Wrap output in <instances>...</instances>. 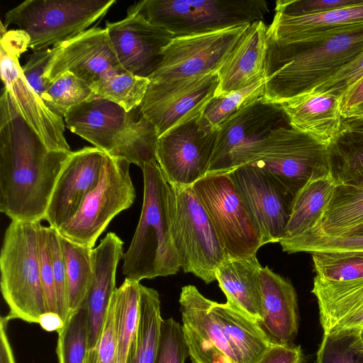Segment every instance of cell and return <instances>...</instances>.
Masks as SVG:
<instances>
[{"label": "cell", "mask_w": 363, "mask_h": 363, "mask_svg": "<svg viewBox=\"0 0 363 363\" xmlns=\"http://www.w3.org/2000/svg\"><path fill=\"white\" fill-rule=\"evenodd\" d=\"M67 128L112 157L125 159L141 169L156 160L159 135L146 118L135 121L133 111L116 103L94 96L65 115Z\"/></svg>", "instance_id": "4"}, {"label": "cell", "mask_w": 363, "mask_h": 363, "mask_svg": "<svg viewBox=\"0 0 363 363\" xmlns=\"http://www.w3.org/2000/svg\"><path fill=\"white\" fill-rule=\"evenodd\" d=\"M84 363H116L114 303L111 298L96 347L87 352Z\"/></svg>", "instance_id": "48"}, {"label": "cell", "mask_w": 363, "mask_h": 363, "mask_svg": "<svg viewBox=\"0 0 363 363\" xmlns=\"http://www.w3.org/2000/svg\"><path fill=\"white\" fill-rule=\"evenodd\" d=\"M138 281L125 278L115 291V334L116 363H129L135 347L140 313Z\"/></svg>", "instance_id": "32"}, {"label": "cell", "mask_w": 363, "mask_h": 363, "mask_svg": "<svg viewBox=\"0 0 363 363\" xmlns=\"http://www.w3.org/2000/svg\"><path fill=\"white\" fill-rule=\"evenodd\" d=\"M336 185L332 174L309 180L294 198L283 238L299 236L315 228L333 196Z\"/></svg>", "instance_id": "31"}, {"label": "cell", "mask_w": 363, "mask_h": 363, "mask_svg": "<svg viewBox=\"0 0 363 363\" xmlns=\"http://www.w3.org/2000/svg\"><path fill=\"white\" fill-rule=\"evenodd\" d=\"M362 224L363 186L340 183L316 227L306 233L344 237Z\"/></svg>", "instance_id": "30"}, {"label": "cell", "mask_w": 363, "mask_h": 363, "mask_svg": "<svg viewBox=\"0 0 363 363\" xmlns=\"http://www.w3.org/2000/svg\"><path fill=\"white\" fill-rule=\"evenodd\" d=\"M109 155L96 147L72 152L57 179L45 220L59 230L98 184Z\"/></svg>", "instance_id": "20"}, {"label": "cell", "mask_w": 363, "mask_h": 363, "mask_svg": "<svg viewBox=\"0 0 363 363\" xmlns=\"http://www.w3.org/2000/svg\"><path fill=\"white\" fill-rule=\"evenodd\" d=\"M150 82L147 78L121 71L106 76L91 88L96 96L113 101L129 112L140 106Z\"/></svg>", "instance_id": "36"}, {"label": "cell", "mask_w": 363, "mask_h": 363, "mask_svg": "<svg viewBox=\"0 0 363 363\" xmlns=\"http://www.w3.org/2000/svg\"><path fill=\"white\" fill-rule=\"evenodd\" d=\"M72 151L51 150L20 114L4 86L0 99V211L11 220H45Z\"/></svg>", "instance_id": "1"}, {"label": "cell", "mask_w": 363, "mask_h": 363, "mask_svg": "<svg viewBox=\"0 0 363 363\" xmlns=\"http://www.w3.org/2000/svg\"><path fill=\"white\" fill-rule=\"evenodd\" d=\"M125 71L111 46L106 28L88 29L61 44L46 79L52 82L67 72L90 86L108 75Z\"/></svg>", "instance_id": "21"}, {"label": "cell", "mask_w": 363, "mask_h": 363, "mask_svg": "<svg viewBox=\"0 0 363 363\" xmlns=\"http://www.w3.org/2000/svg\"><path fill=\"white\" fill-rule=\"evenodd\" d=\"M363 54V30L311 43L269 41L264 99L281 104L308 92Z\"/></svg>", "instance_id": "2"}, {"label": "cell", "mask_w": 363, "mask_h": 363, "mask_svg": "<svg viewBox=\"0 0 363 363\" xmlns=\"http://www.w3.org/2000/svg\"><path fill=\"white\" fill-rule=\"evenodd\" d=\"M60 241L66 265L71 315L84 304L92 281L93 248L74 242L60 235Z\"/></svg>", "instance_id": "34"}, {"label": "cell", "mask_w": 363, "mask_h": 363, "mask_svg": "<svg viewBox=\"0 0 363 363\" xmlns=\"http://www.w3.org/2000/svg\"><path fill=\"white\" fill-rule=\"evenodd\" d=\"M39 324L46 331L58 332L65 325L60 316L54 313H45L40 318Z\"/></svg>", "instance_id": "53"}, {"label": "cell", "mask_w": 363, "mask_h": 363, "mask_svg": "<svg viewBox=\"0 0 363 363\" xmlns=\"http://www.w3.org/2000/svg\"><path fill=\"white\" fill-rule=\"evenodd\" d=\"M122 240L108 233L91 252L93 279L84 304L88 315V351L99 341L111 298L116 290V272L123 257Z\"/></svg>", "instance_id": "23"}, {"label": "cell", "mask_w": 363, "mask_h": 363, "mask_svg": "<svg viewBox=\"0 0 363 363\" xmlns=\"http://www.w3.org/2000/svg\"><path fill=\"white\" fill-rule=\"evenodd\" d=\"M130 164L125 159L109 156L95 189L87 195L74 216L57 230L60 235L93 248L110 221L135 201Z\"/></svg>", "instance_id": "11"}, {"label": "cell", "mask_w": 363, "mask_h": 363, "mask_svg": "<svg viewBox=\"0 0 363 363\" xmlns=\"http://www.w3.org/2000/svg\"><path fill=\"white\" fill-rule=\"evenodd\" d=\"M264 0H143L130 6L138 13L174 37L208 33L263 20L269 12Z\"/></svg>", "instance_id": "7"}, {"label": "cell", "mask_w": 363, "mask_h": 363, "mask_svg": "<svg viewBox=\"0 0 363 363\" xmlns=\"http://www.w3.org/2000/svg\"><path fill=\"white\" fill-rule=\"evenodd\" d=\"M247 163L269 173L293 200L311 179L332 174L329 147L290 125L249 147L238 167Z\"/></svg>", "instance_id": "5"}, {"label": "cell", "mask_w": 363, "mask_h": 363, "mask_svg": "<svg viewBox=\"0 0 363 363\" xmlns=\"http://www.w3.org/2000/svg\"><path fill=\"white\" fill-rule=\"evenodd\" d=\"M363 235V224L354 229L348 235Z\"/></svg>", "instance_id": "55"}, {"label": "cell", "mask_w": 363, "mask_h": 363, "mask_svg": "<svg viewBox=\"0 0 363 363\" xmlns=\"http://www.w3.org/2000/svg\"><path fill=\"white\" fill-rule=\"evenodd\" d=\"M225 174L232 179L262 245L279 242L285 234L293 199L269 173L253 164H242Z\"/></svg>", "instance_id": "15"}, {"label": "cell", "mask_w": 363, "mask_h": 363, "mask_svg": "<svg viewBox=\"0 0 363 363\" xmlns=\"http://www.w3.org/2000/svg\"><path fill=\"white\" fill-rule=\"evenodd\" d=\"M362 79L363 54L308 91L332 94L342 100Z\"/></svg>", "instance_id": "45"}, {"label": "cell", "mask_w": 363, "mask_h": 363, "mask_svg": "<svg viewBox=\"0 0 363 363\" xmlns=\"http://www.w3.org/2000/svg\"><path fill=\"white\" fill-rule=\"evenodd\" d=\"M1 34V79L20 114L48 148L71 151L62 116L45 104L23 75L18 57L28 48V36L21 30Z\"/></svg>", "instance_id": "12"}, {"label": "cell", "mask_w": 363, "mask_h": 363, "mask_svg": "<svg viewBox=\"0 0 363 363\" xmlns=\"http://www.w3.org/2000/svg\"><path fill=\"white\" fill-rule=\"evenodd\" d=\"M144 194L140 220L123 255V274L140 281L176 274L181 269L172 236L174 189L159 164H144Z\"/></svg>", "instance_id": "3"}, {"label": "cell", "mask_w": 363, "mask_h": 363, "mask_svg": "<svg viewBox=\"0 0 363 363\" xmlns=\"http://www.w3.org/2000/svg\"><path fill=\"white\" fill-rule=\"evenodd\" d=\"M57 333L59 363H84L88 351V315L84 304L69 315Z\"/></svg>", "instance_id": "38"}, {"label": "cell", "mask_w": 363, "mask_h": 363, "mask_svg": "<svg viewBox=\"0 0 363 363\" xmlns=\"http://www.w3.org/2000/svg\"><path fill=\"white\" fill-rule=\"evenodd\" d=\"M96 96L88 84L67 72L50 83L42 99L53 113L65 116L72 108Z\"/></svg>", "instance_id": "39"}, {"label": "cell", "mask_w": 363, "mask_h": 363, "mask_svg": "<svg viewBox=\"0 0 363 363\" xmlns=\"http://www.w3.org/2000/svg\"><path fill=\"white\" fill-rule=\"evenodd\" d=\"M329 150L331 174L337 184L363 174V134L342 133Z\"/></svg>", "instance_id": "37"}, {"label": "cell", "mask_w": 363, "mask_h": 363, "mask_svg": "<svg viewBox=\"0 0 363 363\" xmlns=\"http://www.w3.org/2000/svg\"><path fill=\"white\" fill-rule=\"evenodd\" d=\"M115 3L116 0H26L5 14L4 26H18L28 38V48L40 50L84 32Z\"/></svg>", "instance_id": "8"}, {"label": "cell", "mask_w": 363, "mask_h": 363, "mask_svg": "<svg viewBox=\"0 0 363 363\" xmlns=\"http://www.w3.org/2000/svg\"><path fill=\"white\" fill-rule=\"evenodd\" d=\"M262 298L260 328L275 343H291L298 333V309L291 281L267 266L259 272Z\"/></svg>", "instance_id": "26"}, {"label": "cell", "mask_w": 363, "mask_h": 363, "mask_svg": "<svg viewBox=\"0 0 363 363\" xmlns=\"http://www.w3.org/2000/svg\"><path fill=\"white\" fill-rule=\"evenodd\" d=\"M363 4V0H279L276 2L277 13L300 16L326 12Z\"/></svg>", "instance_id": "47"}, {"label": "cell", "mask_w": 363, "mask_h": 363, "mask_svg": "<svg viewBox=\"0 0 363 363\" xmlns=\"http://www.w3.org/2000/svg\"><path fill=\"white\" fill-rule=\"evenodd\" d=\"M192 189L208 214L225 257L257 255L261 236L228 174H208Z\"/></svg>", "instance_id": "10"}, {"label": "cell", "mask_w": 363, "mask_h": 363, "mask_svg": "<svg viewBox=\"0 0 363 363\" xmlns=\"http://www.w3.org/2000/svg\"><path fill=\"white\" fill-rule=\"evenodd\" d=\"M11 320L8 315L0 319V363H16L7 334V325Z\"/></svg>", "instance_id": "52"}, {"label": "cell", "mask_w": 363, "mask_h": 363, "mask_svg": "<svg viewBox=\"0 0 363 363\" xmlns=\"http://www.w3.org/2000/svg\"><path fill=\"white\" fill-rule=\"evenodd\" d=\"M257 255L225 259L216 269V279L226 296V303L259 324L262 320L259 272Z\"/></svg>", "instance_id": "28"}, {"label": "cell", "mask_w": 363, "mask_h": 363, "mask_svg": "<svg viewBox=\"0 0 363 363\" xmlns=\"http://www.w3.org/2000/svg\"><path fill=\"white\" fill-rule=\"evenodd\" d=\"M282 250L288 253L337 251H363V235L328 237L306 233L279 241Z\"/></svg>", "instance_id": "42"}, {"label": "cell", "mask_w": 363, "mask_h": 363, "mask_svg": "<svg viewBox=\"0 0 363 363\" xmlns=\"http://www.w3.org/2000/svg\"><path fill=\"white\" fill-rule=\"evenodd\" d=\"M359 336L363 347V329L359 331Z\"/></svg>", "instance_id": "57"}, {"label": "cell", "mask_w": 363, "mask_h": 363, "mask_svg": "<svg viewBox=\"0 0 363 363\" xmlns=\"http://www.w3.org/2000/svg\"><path fill=\"white\" fill-rule=\"evenodd\" d=\"M213 312L240 363H255L275 342L260 326L227 303L212 301Z\"/></svg>", "instance_id": "29"}, {"label": "cell", "mask_w": 363, "mask_h": 363, "mask_svg": "<svg viewBox=\"0 0 363 363\" xmlns=\"http://www.w3.org/2000/svg\"><path fill=\"white\" fill-rule=\"evenodd\" d=\"M60 48L61 44L34 51L22 67L25 78L41 99L50 84L46 79V73Z\"/></svg>", "instance_id": "46"}, {"label": "cell", "mask_w": 363, "mask_h": 363, "mask_svg": "<svg viewBox=\"0 0 363 363\" xmlns=\"http://www.w3.org/2000/svg\"><path fill=\"white\" fill-rule=\"evenodd\" d=\"M105 28L123 69L147 79L161 63L164 48L174 38L138 13L127 14L118 21L107 22Z\"/></svg>", "instance_id": "19"}, {"label": "cell", "mask_w": 363, "mask_h": 363, "mask_svg": "<svg viewBox=\"0 0 363 363\" xmlns=\"http://www.w3.org/2000/svg\"><path fill=\"white\" fill-rule=\"evenodd\" d=\"M174 189L172 236L180 267L210 284L226 259L223 247L192 186Z\"/></svg>", "instance_id": "9"}, {"label": "cell", "mask_w": 363, "mask_h": 363, "mask_svg": "<svg viewBox=\"0 0 363 363\" xmlns=\"http://www.w3.org/2000/svg\"><path fill=\"white\" fill-rule=\"evenodd\" d=\"M304 355L301 346L274 343L255 363H303Z\"/></svg>", "instance_id": "50"}, {"label": "cell", "mask_w": 363, "mask_h": 363, "mask_svg": "<svg viewBox=\"0 0 363 363\" xmlns=\"http://www.w3.org/2000/svg\"><path fill=\"white\" fill-rule=\"evenodd\" d=\"M363 30V4L326 12L290 16L276 12L268 26L269 41L311 43Z\"/></svg>", "instance_id": "22"}, {"label": "cell", "mask_w": 363, "mask_h": 363, "mask_svg": "<svg viewBox=\"0 0 363 363\" xmlns=\"http://www.w3.org/2000/svg\"><path fill=\"white\" fill-rule=\"evenodd\" d=\"M349 184H355V185H359L363 186V174L359 176L358 177L355 178L354 180L347 182Z\"/></svg>", "instance_id": "56"}, {"label": "cell", "mask_w": 363, "mask_h": 363, "mask_svg": "<svg viewBox=\"0 0 363 363\" xmlns=\"http://www.w3.org/2000/svg\"><path fill=\"white\" fill-rule=\"evenodd\" d=\"M188 357L182 325L172 318L163 319L155 363H185Z\"/></svg>", "instance_id": "44"}, {"label": "cell", "mask_w": 363, "mask_h": 363, "mask_svg": "<svg viewBox=\"0 0 363 363\" xmlns=\"http://www.w3.org/2000/svg\"><path fill=\"white\" fill-rule=\"evenodd\" d=\"M289 125L330 147L342 134L341 99L306 92L280 104Z\"/></svg>", "instance_id": "27"}, {"label": "cell", "mask_w": 363, "mask_h": 363, "mask_svg": "<svg viewBox=\"0 0 363 363\" xmlns=\"http://www.w3.org/2000/svg\"><path fill=\"white\" fill-rule=\"evenodd\" d=\"M363 104V79L342 97L341 113L347 118L352 112Z\"/></svg>", "instance_id": "51"}, {"label": "cell", "mask_w": 363, "mask_h": 363, "mask_svg": "<svg viewBox=\"0 0 363 363\" xmlns=\"http://www.w3.org/2000/svg\"><path fill=\"white\" fill-rule=\"evenodd\" d=\"M199 116L159 137L156 161L173 188L191 186L207 174L217 130L200 129Z\"/></svg>", "instance_id": "17"}, {"label": "cell", "mask_w": 363, "mask_h": 363, "mask_svg": "<svg viewBox=\"0 0 363 363\" xmlns=\"http://www.w3.org/2000/svg\"><path fill=\"white\" fill-rule=\"evenodd\" d=\"M45 230L54 275L57 313L65 324L70 315V309L65 257L57 230L48 226L45 227Z\"/></svg>", "instance_id": "43"}, {"label": "cell", "mask_w": 363, "mask_h": 363, "mask_svg": "<svg viewBox=\"0 0 363 363\" xmlns=\"http://www.w3.org/2000/svg\"><path fill=\"white\" fill-rule=\"evenodd\" d=\"M40 222L11 220L0 255L1 291L12 319L40 323L45 313L39 261Z\"/></svg>", "instance_id": "6"}, {"label": "cell", "mask_w": 363, "mask_h": 363, "mask_svg": "<svg viewBox=\"0 0 363 363\" xmlns=\"http://www.w3.org/2000/svg\"><path fill=\"white\" fill-rule=\"evenodd\" d=\"M250 25L174 37L164 48L161 63L148 79L166 82L218 73Z\"/></svg>", "instance_id": "13"}, {"label": "cell", "mask_w": 363, "mask_h": 363, "mask_svg": "<svg viewBox=\"0 0 363 363\" xmlns=\"http://www.w3.org/2000/svg\"><path fill=\"white\" fill-rule=\"evenodd\" d=\"M268 26L263 20L249 26L218 72L214 97L250 86L265 79Z\"/></svg>", "instance_id": "24"}, {"label": "cell", "mask_w": 363, "mask_h": 363, "mask_svg": "<svg viewBox=\"0 0 363 363\" xmlns=\"http://www.w3.org/2000/svg\"><path fill=\"white\" fill-rule=\"evenodd\" d=\"M315 277L331 281H350L363 277V251L314 252Z\"/></svg>", "instance_id": "40"}, {"label": "cell", "mask_w": 363, "mask_h": 363, "mask_svg": "<svg viewBox=\"0 0 363 363\" xmlns=\"http://www.w3.org/2000/svg\"><path fill=\"white\" fill-rule=\"evenodd\" d=\"M311 292L323 333L363 329V277L338 281L315 277Z\"/></svg>", "instance_id": "25"}, {"label": "cell", "mask_w": 363, "mask_h": 363, "mask_svg": "<svg viewBox=\"0 0 363 363\" xmlns=\"http://www.w3.org/2000/svg\"><path fill=\"white\" fill-rule=\"evenodd\" d=\"M162 320L158 292L140 284L137 339L134 353L129 363H155Z\"/></svg>", "instance_id": "33"}, {"label": "cell", "mask_w": 363, "mask_h": 363, "mask_svg": "<svg viewBox=\"0 0 363 363\" xmlns=\"http://www.w3.org/2000/svg\"><path fill=\"white\" fill-rule=\"evenodd\" d=\"M289 125L279 104L259 97L242 107L217 130L208 174H225L238 167L243 153L273 130Z\"/></svg>", "instance_id": "14"}, {"label": "cell", "mask_w": 363, "mask_h": 363, "mask_svg": "<svg viewBox=\"0 0 363 363\" xmlns=\"http://www.w3.org/2000/svg\"><path fill=\"white\" fill-rule=\"evenodd\" d=\"M359 331L323 333L316 363H363V347Z\"/></svg>", "instance_id": "41"}, {"label": "cell", "mask_w": 363, "mask_h": 363, "mask_svg": "<svg viewBox=\"0 0 363 363\" xmlns=\"http://www.w3.org/2000/svg\"><path fill=\"white\" fill-rule=\"evenodd\" d=\"M266 79L250 86L210 100L198 118L202 130L215 132L234 113L256 99L263 96Z\"/></svg>", "instance_id": "35"}, {"label": "cell", "mask_w": 363, "mask_h": 363, "mask_svg": "<svg viewBox=\"0 0 363 363\" xmlns=\"http://www.w3.org/2000/svg\"><path fill=\"white\" fill-rule=\"evenodd\" d=\"M39 261L45 313H57L55 281L45 227L39 228Z\"/></svg>", "instance_id": "49"}, {"label": "cell", "mask_w": 363, "mask_h": 363, "mask_svg": "<svg viewBox=\"0 0 363 363\" xmlns=\"http://www.w3.org/2000/svg\"><path fill=\"white\" fill-rule=\"evenodd\" d=\"M218 73L166 82H150L140 104L141 116L159 137L199 116L214 97Z\"/></svg>", "instance_id": "16"}, {"label": "cell", "mask_w": 363, "mask_h": 363, "mask_svg": "<svg viewBox=\"0 0 363 363\" xmlns=\"http://www.w3.org/2000/svg\"><path fill=\"white\" fill-rule=\"evenodd\" d=\"M179 303L191 363H240L213 312L212 300L195 286L186 285L182 288Z\"/></svg>", "instance_id": "18"}, {"label": "cell", "mask_w": 363, "mask_h": 363, "mask_svg": "<svg viewBox=\"0 0 363 363\" xmlns=\"http://www.w3.org/2000/svg\"><path fill=\"white\" fill-rule=\"evenodd\" d=\"M363 118V104L361 106H359L357 108H356L353 112H352L347 118Z\"/></svg>", "instance_id": "54"}]
</instances>
